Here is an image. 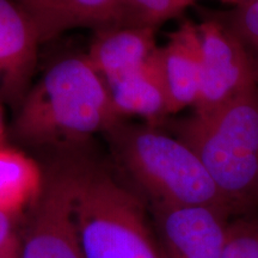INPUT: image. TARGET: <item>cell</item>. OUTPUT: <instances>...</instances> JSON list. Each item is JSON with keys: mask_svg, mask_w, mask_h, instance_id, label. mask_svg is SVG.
<instances>
[{"mask_svg": "<svg viewBox=\"0 0 258 258\" xmlns=\"http://www.w3.org/2000/svg\"><path fill=\"white\" fill-rule=\"evenodd\" d=\"M122 120L86 56H72L51 64L30 86L16 111L12 134L30 146L74 151Z\"/></svg>", "mask_w": 258, "mask_h": 258, "instance_id": "obj_1", "label": "cell"}, {"mask_svg": "<svg viewBox=\"0 0 258 258\" xmlns=\"http://www.w3.org/2000/svg\"><path fill=\"white\" fill-rule=\"evenodd\" d=\"M163 125L198 156L234 217L258 211V85L207 114Z\"/></svg>", "mask_w": 258, "mask_h": 258, "instance_id": "obj_2", "label": "cell"}, {"mask_svg": "<svg viewBox=\"0 0 258 258\" xmlns=\"http://www.w3.org/2000/svg\"><path fill=\"white\" fill-rule=\"evenodd\" d=\"M105 134L118 164L148 206H208L234 217L201 160L175 135L124 121Z\"/></svg>", "mask_w": 258, "mask_h": 258, "instance_id": "obj_3", "label": "cell"}, {"mask_svg": "<svg viewBox=\"0 0 258 258\" xmlns=\"http://www.w3.org/2000/svg\"><path fill=\"white\" fill-rule=\"evenodd\" d=\"M74 221L85 258H166L140 198L82 157Z\"/></svg>", "mask_w": 258, "mask_h": 258, "instance_id": "obj_4", "label": "cell"}, {"mask_svg": "<svg viewBox=\"0 0 258 258\" xmlns=\"http://www.w3.org/2000/svg\"><path fill=\"white\" fill-rule=\"evenodd\" d=\"M79 159L69 154L43 170L41 190L29 207L19 258H85L74 221Z\"/></svg>", "mask_w": 258, "mask_h": 258, "instance_id": "obj_5", "label": "cell"}, {"mask_svg": "<svg viewBox=\"0 0 258 258\" xmlns=\"http://www.w3.org/2000/svg\"><path fill=\"white\" fill-rule=\"evenodd\" d=\"M198 24L201 85L194 112L207 114L258 85V64L243 42L219 19L203 12Z\"/></svg>", "mask_w": 258, "mask_h": 258, "instance_id": "obj_6", "label": "cell"}, {"mask_svg": "<svg viewBox=\"0 0 258 258\" xmlns=\"http://www.w3.org/2000/svg\"><path fill=\"white\" fill-rule=\"evenodd\" d=\"M166 258H222L233 215L208 206H148Z\"/></svg>", "mask_w": 258, "mask_h": 258, "instance_id": "obj_7", "label": "cell"}, {"mask_svg": "<svg viewBox=\"0 0 258 258\" xmlns=\"http://www.w3.org/2000/svg\"><path fill=\"white\" fill-rule=\"evenodd\" d=\"M38 44L34 24L17 0H0V91L16 109L31 86Z\"/></svg>", "mask_w": 258, "mask_h": 258, "instance_id": "obj_8", "label": "cell"}, {"mask_svg": "<svg viewBox=\"0 0 258 258\" xmlns=\"http://www.w3.org/2000/svg\"><path fill=\"white\" fill-rule=\"evenodd\" d=\"M106 86L115 111L121 118L138 116L159 127L171 115L159 47L144 64Z\"/></svg>", "mask_w": 258, "mask_h": 258, "instance_id": "obj_9", "label": "cell"}, {"mask_svg": "<svg viewBox=\"0 0 258 258\" xmlns=\"http://www.w3.org/2000/svg\"><path fill=\"white\" fill-rule=\"evenodd\" d=\"M30 18L40 43L77 28L114 27L121 0H17Z\"/></svg>", "mask_w": 258, "mask_h": 258, "instance_id": "obj_10", "label": "cell"}, {"mask_svg": "<svg viewBox=\"0 0 258 258\" xmlns=\"http://www.w3.org/2000/svg\"><path fill=\"white\" fill-rule=\"evenodd\" d=\"M159 56L169 96L170 112L195 106L201 85V47L198 24L185 19L159 47Z\"/></svg>", "mask_w": 258, "mask_h": 258, "instance_id": "obj_11", "label": "cell"}, {"mask_svg": "<svg viewBox=\"0 0 258 258\" xmlns=\"http://www.w3.org/2000/svg\"><path fill=\"white\" fill-rule=\"evenodd\" d=\"M156 29L115 27L96 30L86 59L105 84L131 72L153 55Z\"/></svg>", "mask_w": 258, "mask_h": 258, "instance_id": "obj_12", "label": "cell"}, {"mask_svg": "<svg viewBox=\"0 0 258 258\" xmlns=\"http://www.w3.org/2000/svg\"><path fill=\"white\" fill-rule=\"evenodd\" d=\"M43 170L15 148L0 147V211L19 215L37 198Z\"/></svg>", "mask_w": 258, "mask_h": 258, "instance_id": "obj_13", "label": "cell"}, {"mask_svg": "<svg viewBox=\"0 0 258 258\" xmlns=\"http://www.w3.org/2000/svg\"><path fill=\"white\" fill-rule=\"evenodd\" d=\"M196 0H121L114 27L157 29L177 17Z\"/></svg>", "mask_w": 258, "mask_h": 258, "instance_id": "obj_14", "label": "cell"}, {"mask_svg": "<svg viewBox=\"0 0 258 258\" xmlns=\"http://www.w3.org/2000/svg\"><path fill=\"white\" fill-rule=\"evenodd\" d=\"M226 28L237 35L258 64V2L228 10H208Z\"/></svg>", "mask_w": 258, "mask_h": 258, "instance_id": "obj_15", "label": "cell"}, {"mask_svg": "<svg viewBox=\"0 0 258 258\" xmlns=\"http://www.w3.org/2000/svg\"><path fill=\"white\" fill-rule=\"evenodd\" d=\"M222 258H258V211L232 218Z\"/></svg>", "mask_w": 258, "mask_h": 258, "instance_id": "obj_16", "label": "cell"}, {"mask_svg": "<svg viewBox=\"0 0 258 258\" xmlns=\"http://www.w3.org/2000/svg\"><path fill=\"white\" fill-rule=\"evenodd\" d=\"M18 215L0 211V251L8 249L10 245L19 239L16 231V220Z\"/></svg>", "mask_w": 258, "mask_h": 258, "instance_id": "obj_17", "label": "cell"}, {"mask_svg": "<svg viewBox=\"0 0 258 258\" xmlns=\"http://www.w3.org/2000/svg\"><path fill=\"white\" fill-rule=\"evenodd\" d=\"M19 251H21V238L10 245L8 249L0 251V258H19Z\"/></svg>", "mask_w": 258, "mask_h": 258, "instance_id": "obj_18", "label": "cell"}, {"mask_svg": "<svg viewBox=\"0 0 258 258\" xmlns=\"http://www.w3.org/2000/svg\"><path fill=\"white\" fill-rule=\"evenodd\" d=\"M220 2L225 3V4H231V5H233V6H238V5L249 4V3L258 2V0H220Z\"/></svg>", "mask_w": 258, "mask_h": 258, "instance_id": "obj_19", "label": "cell"}, {"mask_svg": "<svg viewBox=\"0 0 258 258\" xmlns=\"http://www.w3.org/2000/svg\"><path fill=\"white\" fill-rule=\"evenodd\" d=\"M3 137H4V124H3V110L2 105H0V147L3 146Z\"/></svg>", "mask_w": 258, "mask_h": 258, "instance_id": "obj_20", "label": "cell"}]
</instances>
